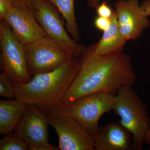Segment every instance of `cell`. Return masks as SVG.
<instances>
[{
    "instance_id": "6da1fadb",
    "label": "cell",
    "mask_w": 150,
    "mask_h": 150,
    "mask_svg": "<svg viewBox=\"0 0 150 150\" xmlns=\"http://www.w3.org/2000/svg\"><path fill=\"white\" fill-rule=\"evenodd\" d=\"M81 59L77 74L59 107L95 93L115 96L122 86H132L137 81V75L127 54L100 56L95 52L92 45L86 47Z\"/></svg>"
},
{
    "instance_id": "7a4b0ae2",
    "label": "cell",
    "mask_w": 150,
    "mask_h": 150,
    "mask_svg": "<svg viewBox=\"0 0 150 150\" xmlns=\"http://www.w3.org/2000/svg\"><path fill=\"white\" fill-rule=\"evenodd\" d=\"M81 62V57L72 56L62 67L34 76L29 82L13 83L15 98L27 105H36L46 114L55 110L77 74Z\"/></svg>"
},
{
    "instance_id": "3957f363",
    "label": "cell",
    "mask_w": 150,
    "mask_h": 150,
    "mask_svg": "<svg viewBox=\"0 0 150 150\" xmlns=\"http://www.w3.org/2000/svg\"><path fill=\"white\" fill-rule=\"evenodd\" d=\"M112 110L133 136L131 150H143L145 135L150 129V119L146 105L132 86H123L119 90L114 97Z\"/></svg>"
},
{
    "instance_id": "277c9868",
    "label": "cell",
    "mask_w": 150,
    "mask_h": 150,
    "mask_svg": "<svg viewBox=\"0 0 150 150\" xmlns=\"http://www.w3.org/2000/svg\"><path fill=\"white\" fill-rule=\"evenodd\" d=\"M114 97L104 92L90 94L59 107V110L63 115L76 120L93 136L99 129L98 122L100 117L112 110Z\"/></svg>"
},
{
    "instance_id": "5b68a950",
    "label": "cell",
    "mask_w": 150,
    "mask_h": 150,
    "mask_svg": "<svg viewBox=\"0 0 150 150\" xmlns=\"http://www.w3.org/2000/svg\"><path fill=\"white\" fill-rule=\"evenodd\" d=\"M35 18L46 36L71 56L81 57L86 46L70 37L59 11L46 0H37L31 5Z\"/></svg>"
},
{
    "instance_id": "8992f818",
    "label": "cell",
    "mask_w": 150,
    "mask_h": 150,
    "mask_svg": "<svg viewBox=\"0 0 150 150\" xmlns=\"http://www.w3.org/2000/svg\"><path fill=\"white\" fill-rule=\"evenodd\" d=\"M0 46L3 72L13 83L29 82L32 78L28 70L24 46L4 19L0 21Z\"/></svg>"
},
{
    "instance_id": "52a82bcc",
    "label": "cell",
    "mask_w": 150,
    "mask_h": 150,
    "mask_svg": "<svg viewBox=\"0 0 150 150\" xmlns=\"http://www.w3.org/2000/svg\"><path fill=\"white\" fill-rule=\"evenodd\" d=\"M24 49L28 70L31 77L54 71L73 56L47 37L25 45Z\"/></svg>"
},
{
    "instance_id": "ba28073f",
    "label": "cell",
    "mask_w": 150,
    "mask_h": 150,
    "mask_svg": "<svg viewBox=\"0 0 150 150\" xmlns=\"http://www.w3.org/2000/svg\"><path fill=\"white\" fill-rule=\"evenodd\" d=\"M46 115L48 125L58 134L59 150H95L92 135L76 120L62 114L59 108Z\"/></svg>"
},
{
    "instance_id": "9c48e42d",
    "label": "cell",
    "mask_w": 150,
    "mask_h": 150,
    "mask_svg": "<svg viewBox=\"0 0 150 150\" xmlns=\"http://www.w3.org/2000/svg\"><path fill=\"white\" fill-rule=\"evenodd\" d=\"M47 116L42 109L34 105H28L15 134L28 146L29 150H58L48 142Z\"/></svg>"
},
{
    "instance_id": "30bf717a",
    "label": "cell",
    "mask_w": 150,
    "mask_h": 150,
    "mask_svg": "<svg viewBox=\"0 0 150 150\" xmlns=\"http://www.w3.org/2000/svg\"><path fill=\"white\" fill-rule=\"evenodd\" d=\"M2 19L24 46L47 37L35 18L31 6L23 0H16Z\"/></svg>"
},
{
    "instance_id": "8fae6325",
    "label": "cell",
    "mask_w": 150,
    "mask_h": 150,
    "mask_svg": "<svg viewBox=\"0 0 150 150\" xmlns=\"http://www.w3.org/2000/svg\"><path fill=\"white\" fill-rule=\"evenodd\" d=\"M115 6L118 29L126 42L139 38L149 26L138 0H119Z\"/></svg>"
},
{
    "instance_id": "7c38bea8",
    "label": "cell",
    "mask_w": 150,
    "mask_h": 150,
    "mask_svg": "<svg viewBox=\"0 0 150 150\" xmlns=\"http://www.w3.org/2000/svg\"><path fill=\"white\" fill-rule=\"evenodd\" d=\"M93 137L95 150H130L133 144L132 134L120 122L100 127Z\"/></svg>"
},
{
    "instance_id": "4fadbf2b",
    "label": "cell",
    "mask_w": 150,
    "mask_h": 150,
    "mask_svg": "<svg viewBox=\"0 0 150 150\" xmlns=\"http://www.w3.org/2000/svg\"><path fill=\"white\" fill-rule=\"evenodd\" d=\"M110 19L109 27L103 32L99 41L93 44L95 52L100 56H109L123 53L126 46V41L118 29L115 11Z\"/></svg>"
},
{
    "instance_id": "5bb4252c",
    "label": "cell",
    "mask_w": 150,
    "mask_h": 150,
    "mask_svg": "<svg viewBox=\"0 0 150 150\" xmlns=\"http://www.w3.org/2000/svg\"><path fill=\"white\" fill-rule=\"evenodd\" d=\"M27 105L15 98L0 101V133L10 134L14 131L26 109Z\"/></svg>"
},
{
    "instance_id": "9a60e30c",
    "label": "cell",
    "mask_w": 150,
    "mask_h": 150,
    "mask_svg": "<svg viewBox=\"0 0 150 150\" xmlns=\"http://www.w3.org/2000/svg\"><path fill=\"white\" fill-rule=\"evenodd\" d=\"M55 6L66 21L67 30L75 41L80 40L79 30L74 11L75 0H46Z\"/></svg>"
},
{
    "instance_id": "2e32d148",
    "label": "cell",
    "mask_w": 150,
    "mask_h": 150,
    "mask_svg": "<svg viewBox=\"0 0 150 150\" xmlns=\"http://www.w3.org/2000/svg\"><path fill=\"white\" fill-rule=\"evenodd\" d=\"M1 150H27L29 148L22 139L15 134L6 135L0 141Z\"/></svg>"
},
{
    "instance_id": "e0dca14e",
    "label": "cell",
    "mask_w": 150,
    "mask_h": 150,
    "mask_svg": "<svg viewBox=\"0 0 150 150\" xmlns=\"http://www.w3.org/2000/svg\"><path fill=\"white\" fill-rule=\"evenodd\" d=\"M0 96L6 98H15L14 84L4 72L0 74Z\"/></svg>"
},
{
    "instance_id": "ac0fdd59",
    "label": "cell",
    "mask_w": 150,
    "mask_h": 150,
    "mask_svg": "<svg viewBox=\"0 0 150 150\" xmlns=\"http://www.w3.org/2000/svg\"><path fill=\"white\" fill-rule=\"evenodd\" d=\"M96 9L98 16L106 18H110L114 13V11H112L111 7L105 1L99 4Z\"/></svg>"
},
{
    "instance_id": "d6986e66",
    "label": "cell",
    "mask_w": 150,
    "mask_h": 150,
    "mask_svg": "<svg viewBox=\"0 0 150 150\" xmlns=\"http://www.w3.org/2000/svg\"><path fill=\"white\" fill-rule=\"evenodd\" d=\"M110 18L98 16L94 21L95 26L98 30L104 32L110 25Z\"/></svg>"
},
{
    "instance_id": "ffe728a7",
    "label": "cell",
    "mask_w": 150,
    "mask_h": 150,
    "mask_svg": "<svg viewBox=\"0 0 150 150\" xmlns=\"http://www.w3.org/2000/svg\"><path fill=\"white\" fill-rule=\"evenodd\" d=\"M16 1L0 0V18H3L7 12L13 6Z\"/></svg>"
},
{
    "instance_id": "44dd1931",
    "label": "cell",
    "mask_w": 150,
    "mask_h": 150,
    "mask_svg": "<svg viewBox=\"0 0 150 150\" xmlns=\"http://www.w3.org/2000/svg\"><path fill=\"white\" fill-rule=\"evenodd\" d=\"M140 6L145 16H150V0H145Z\"/></svg>"
},
{
    "instance_id": "7402d4cb",
    "label": "cell",
    "mask_w": 150,
    "mask_h": 150,
    "mask_svg": "<svg viewBox=\"0 0 150 150\" xmlns=\"http://www.w3.org/2000/svg\"><path fill=\"white\" fill-rule=\"evenodd\" d=\"M100 1V0H87L88 6L89 7L96 8L99 4ZM107 1H109L110 0H107Z\"/></svg>"
},
{
    "instance_id": "603a6c76",
    "label": "cell",
    "mask_w": 150,
    "mask_h": 150,
    "mask_svg": "<svg viewBox=\"0 0 150 150\" xmlns=\"http://www.w3.org/2000/svg\"><path fill=\"white\" fill-rule=\"evenodd\" d=\"M144 143L146 144L150 145V129L145 135Z\"/></svg>"
},
{
    "instance_id": "cb8c5ba5",
    "label": "cell",
    "mask_w": 150,
    "mask_h": 150,
    "mask_svg": "<svg viewBox=\"0 0 150 150\" xmlns=\"http://www.w3.org/2000/svg\"><path fill=\"white\" fill-rule=\"evenodd\" d=\"M23 1H24L25 2L31 6L33 3L35 2V1H37V0H23Z\"/></svg>"
}]
</instances>
